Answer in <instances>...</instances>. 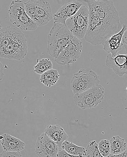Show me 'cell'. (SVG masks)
I'll return each instance as SVG.
<instances>
[{"label":"cell","instance_id":"1","mask_svg":"<svg viewBox=\"0 0 127 157\" xmlns=\"http://www.w3.org/2000/svg\"><path fill=\"white\" fill-rule=\"evenodd\" d=\"M89 22L85 39L94 45L105 40L122 30L118 11L110 0H87Z\"/></svg>","mask_w":127,"mask_h":157},{"label":"cell","instance_id":"2","mask_svg":"<svg viewBox=\"0 0 127 157\" xmlns=\"http://www.w3.org/2000/svg\"><path fill=\"white\" fill-rule=\"evenodd\" d=\"M74 37L66 25L54 22L48 35V53L54 58L57 57Z\"/></svg>","mask_w":127,"mask_h":157},{"label":"cell","instance_id":"3","mask_svg":"<svg viewBox=\"0 0 127 157\" xmlns=\"http://www.w3.org/2000/svg\"><path fill=\"white\" fill-rule=\"evenodd\" d=\"M27 15L38 26L48 24L52 19L51 7L46 0H28L24 3Z\"/></svg>","mask_w":127,"mask_h":157},{"label":"cell","instance_id":"4","mask_svg":"<svg viewBox=\"0 0 127 157\" xmlns=\"http://www.w3.org/2000/svg\"><path fill=\"white\" fill-rule=\"evenodd\" d=\"M10 21L12 24L25 31H34L38 25L27 15L24 3L21 0L12 1L8 10Z\"/></svg>","mask_w":127,"mask_h":157},{"label":"cell","instance_id":"5","mask_svg":"<svg viewBox=\"0 0 127 157\" xmlns=\"http://www.w3.org/2000/svg\"><path fill=\"white\" fill-rule=\"evenodd\" d=\"M99 78L90 68L81 69L73 75L71 82V88L74 94L81 93L99 85Z\"/></svg>","mask_w":127,"mask_h":157},{"label":"cell","instance_id":"6","mask_svg":"<svg viewBox=\"0 0 127 157\" xmlns=\"http://www.w3.org/2000/svg\"><path fill=\"white\" fill-rule=\"evenodd\" d=\"M104 88L98 85L73 96L76 105L82 109H90L96 107L104 98Z\"/></svg>","mask_w":127,"mask_h":157},{"label":"cell","instance_id":"7","mask_svg":"<svg viewBox=\"0 0 127 157\" xmlns=\"http://www.w3.org/2000/svg\"><path fill=\"white\" fill-rule=\"evenodd\" d=\"M28 45L24 34L19 31L8 45L0 51V57L20 60L27 55Z\"/></svg>","mask_w":127,"mask_h":157},{"label":"cell","instance_id":"8","mask_svg":"<svg viewBox=\"0 0 127 157\" xmlns=\"http://www.w3.org/2000/svg\"><path fill=\"white\" fill-rule=\"evenodd\" d=\"M89 22V10L82 5L76 14L66 21L65 25L74 37L81 39L85 37Z\"/></svg>","mask_w":127,"mask_h":157},{"label":"cell","instance_id":"9","mask_svg":"<svg viewBox=\"0 0 127 157\" xmlns=\"http://www.w3.org/2000/svg\"><path fill=\"white\" fill-rule=\"evenodd\" d=\"M82 41L74 37L68 45L55 58V62L60 65H69L76 62L82 53Z\"/></svg>","mask_w":127,"mask_h":157},{"label":"cell","instance_id":"10","mask_svg":"<svg viewBox=\"0 0 127 157\" xmlns=\"http://www.w3.org/2000/svg\"><path fill=\"white\" fill-rule=\"evenodd\" d=\"M60 148L54 141L43 133L38 138L35 153L39 157H57Z\"/></svg>","mask_w":127,"mask_h":157},{"label":"cell","instance_id":"11","mask_svg":"<svg viewBox=\"0 0 127 157\" xmlns=\"http://www.w3.org/2000/svg\"><path fill=\"white\" fill-rule=\"evenodd\" d=\"M82 6V4L79 1H72L67 3L53 15L54 22L65 25L66 21L76 14Z\"/></svg>","mask_w":127,"mask_h":157},{"label":"cell","instance_id":"12","mask_svg":"<svg viewBox=\"0 0 127 157\" xmlns=\"http://www.w3.org/2000/svg\"><path fill=\"white\" fill-rule=\"evenodd\" d=\"M127 28L126 25H123L120 32L110 37L102 44L104 51L111 54L113 57H115L117 55L118 52L122 50L123 46L122 38Z\"/></svg>","mask_w":127,"mask_h":157},{"label":"cell","instance_id":"13","mask_svg":"<svg viewBox=\"0 0 127 157\" xmlns=\"http://www.w3.org/2000/svg\"><path fill=\"white\" fill-rule=\"evenodd\" d=\"M105 63L108 67L112 69L120 77L127 75V55L118 54L113 57L112 55L109 54L106 57Z\"/></svg>","mask_w":127,"mask_h":157},{"label":"cell","instance_id":"14","mask_svg":"<svg viewBox=\"0 0 127 157\" xmlns=\"http://www.w3.org/2000/svg\"><path fill=\"white\" fill-rule=\"evenodd\" d=\"M1 144L4 151L20 152L23 150L25 144L20 139L9 134H4L0 136Z\"/></svg>","mask_w":127,"mask_h":157},{"label":"cell","instance_id":"15","mask_svg":"<svg viewBox=\"0 0 127 157\" xmlns=\"http://www.w3.org/2000/svg\"><path fill=\"white\" fill-rule=\"evenodd\" d=\"M44 133L56 143L60 149H62V144L68 139V136L64 128L58 125H49Z\"/></svg>","mask_w":127,"mask_h":157},{"label":"cell","instance_id":"16","mask_svg":"<svg viewBox=\"0 0 127 157\" xmlns=\"http://www.w3.org/2000/svg\"><path fill=\"white\" fill-rule=\"evenodd\" d=\"M110 142L111 155H119L126 150L127 144L125 139L119 136L113 137L110 140Z\"/></svg>","mask_w":127,"mask_h":157},{"label":"cell","instance_id":"17","mask_svg":"<svg viewBox=\"0 0 127 157\" xmlns=\"http://www.w3.org/2000/svg\"><path fill=\"white\" fill-rule=\"evenodd\" d=\"M59 77L60 75L58 71L52 69L41 75L39 80L46 86L51 87L57 83Z\"/></svg>","mask_w":127,"mask_h":157},{"label":"cell","instance_id":"18","mask_svg":"<svg viewBox=\"0 0 127 157\" xmlns=\"http://www.w3.org/2000/svg\"><path fill=\"white\" fill-rule=\"evenodd\" d=\"M62 149H64L67 152L73 155L84 156L86 152L85 147L76 145L67 140L65 141L62 144Z\"/></svg>","mask_w":127,"mask_h":157},{"label":"cell","instance_id":"19","mask_svg":"<svg viewBox=\"0 0 127 157\" xmlns=\"http://www.w3.org/2000/svg\"><path fill=\"white\" fill-rule=\"evenodd\" d=\"M53 65L49 59H43L38 60L37 64L34 66V71L37 74H43L47 71L53 69Z\"/></svg>","mask_w":127,"mask_h":157},{"label":"cell","instance_id":"20","mask_svg":"<svg viewBox=\"0 0 127 157\" xmlns=\"http://www.w3.org/2000/svg\"><path fill=\"white\" fill-rule=\"evenodd\" d=\"M84 157H104L100 154L98 146L96 141L90 142L87 148L86 152Z\"/></svg>","mask_w":127,"mask_h":157},{"label":"cell","instance_id":"21","mask_svg":"<svg viewBox=\"0 0 127 157\" xmlns=\"http://www.w3.org/2000/svg\"><path fill=\"white\" fill-rule=\"evenodd\" d=\"M98 146L100 152L103 157H107L111 154V145L109 140H101Z\"/></svg>","mask_w":127,"mask_h":157},{"label":"cell","instance_id":"22","mask_svg":"<svg viewBox=\"0 0 127 157\" xmlns=\"http://www.w3.org/2000/svg\"><path fill=\"white\" fill-rule=\"evenodd\" d=\"M0 157H22L20 152H12V151H3L0 154Z\"/></svg>","mask_w":127,"mask_h":157},{"label":"cell","instance_id":"23","mask_svg":"<svg viewBox=\"0 0 127 157\" xmlns=\"http://www.w3.org/2000/svg\"><path fill=\"white\" fill-rule=\"evenodd\" d=\"M57 157H84L83 156H76L71 155L67 152L64 149H60L57 154Z\"/></svg>","mask_w":127,"mask_h":157},{"label":"cell","instance_id":"24","mask_svg":"<svg viewBox=\"0 0 127 157\" xmlns=\"http://www.w3.org/2000/svg\"><path fill=\"white\" fill-rule=\"evenodd\" d=\"M107 157H127V150H126L125 152L118 155H113L110 154Z\"/></svg>","mask_w":127,"mask_h":157},{"label":"cell","instance_id":"25","mask_svg":"<svg viewBox=\"0 0 127 157\" xmlns=\"http://www.w3.org/2000/svg\"><path fill=\"white\" fill-rule=\"evenodd\" d=\"M4 76L3 72V66L0 61V81L2 80Z\"/></svg>","mask_w":127,"mask_h":157},{"label":"cell","instance_id":"26","mask_svg":"<svg viewBox=\"0 0 127 157\" xmlns=\"http://www.w3.org/2000/svg\"><path fill=\"white\" fill-rule=\"evenodd\" d=\"M122 42L123 43H125L126 45H127V28L123 35Z\"/></svg>","mask_w":127,"mask_h":157},{"label":"cell","instance_id":"27","mask_svg":"<svg viewBox=\"0 0 127 157\" xmlns=\"http://www.w3.org/2000/svg\"><path fill=\"white\" fill-rule=\"evenodd\" d=\"M125 49L126 52L127 53V45H125Z\"/></svg>","mask_w":127,"mask_h":157},{"label":"cell","instance_id":"28","mask_svg":"<svg viewBox=\"0 0 127 157\" xmlns=\"http://www.w3.org/2000/svg\"><path fill=\"white\" fill-rule=\"evenodd\" d=\"M93 1H104V0H93Z\"/></svg>","mask_w":127,"mask_h":157},{"label":"cell","instance_id":"29","mask_svg":"<svg viewBox=\"0 0 127 157\" xmlns=\"http://www.w3.org/2000/svg\"><path fill=\"white\" fill-rule=\"evenodd\" d=\"M2 28V26H1V25H0V30H1V29Z\"/></svg>","mask_w":127,"mask_h":157},{"label":"cell","instance_id":"30","mask_svg":"<svg viewBox=\"0 0 127 157\" xmlns=\"http://www.w3.org/2000/svg\"><path fill=\"white\" fill-rule=\"evenodd\" d=\"M126 91H127V87H126Z\"/></svg>","mask_w":127,"mask_h":157}]
</instances>
